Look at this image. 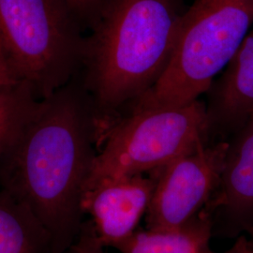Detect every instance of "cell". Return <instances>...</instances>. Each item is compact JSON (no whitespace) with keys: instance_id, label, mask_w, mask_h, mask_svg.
Returning a JSON list of instances; mask_svg holds the SVG:
<instances>
[{"instance_id":"obj_1","label":"cell","mask_w":253,"mask_h":253,"mask_svg":"<svg viewBox=\"0 0 253 253\" xmlns=\"http://www.w3.org/2000/svg\"><path fill=\"white\" fill-rule=\"evenodd\" d=\"M97 133L91 100L71 81L34 102L0 160V190L40 221L52 253H62L81 230Z\"/></svg>"},{"instance_id":"obj_2","label":"cell","mask_w":253,"mask_h":253,"mask_svg":"<svg viewBox=\"0 0 253 253\" xmlns=\"http://www.w3.org/2000/svg\"><path fill=\"white\" fill-rule=\"evenodd\" d=\"M184 10L182 0H103L82 62L98 126L104 116L140 100L162 78Z\"/></svg>"},{"instance_id":"obj_3","label":"cell","mask_w":253,"mask_h":253,"mask_svg":"<svg viewBox=\"0 0 253 253\" xmlns=\"http://www.w3.org/2000/svg\"><path fill=\"white\" fill-rule=\"evenodd\" d=\"M253 27V0H194L184 10L172 59L136 109L199 100L225 70Z\"/></svg>"},{"instance_id":"obj_4","label":"cell","mask_w":253,"mask_h":253,"mask_svg":"<svg viewBox=\"0 0 253 253\" xmlns=\"http://www.w3.org/2000/svg\"><path fill=\"white\" fill-rule=\"evenodd\" d=\"M84 45L67 0H0V57L37 100L73 81Z\"/></svg>"},{"instance_id":"obj_5","label":"cell","mask_w":253,"mask_h":253,"mask_svg":"<svg viewBox=\"0 0 253 253\" xmlns=\"http://www.w3.org/2000/svg\"><path fill=\"white\" fill-rule=\"evenodd\" d=\"M211 131L207 106L195 100L136 109L103 136L84 192L101 181L149 173L205 145Z\"/></svg>"},{"instance_id":"obj_6","label":"cell","mask_w":253,"mask_h":253,"mask_svg":"<svg viewBox=\"0 0 253 253\" xmlns=\"http://www.w3.org/2000/svg\"><path fill=\"white\" fill-rule=\"evenodd\" d=\"M229 145H200L151 172L156 185L145 213L146 229L183 226L206 208L218 188Z\"/></svg>"},{"instance_id":"obj_7","label":"cell","mask_w":253,"mask_h":253,"mask_svg":"<svg viewBox=\"0 0 253 253\" xmlns=\"http://www.w3.org/2000/svg\"><path fill=\"white\" fill-rule=\"evenodd\" d=\"M156 178L152 172L101 181L86 190L83 210L105 247L116 248L138 230L152 199Z\"/></svg>"},{"instance_id":"obj_8","label":"cell","mask_w":253,"mask_h":253,"mask_svg":"<svg viewBox=\"0 0 253 253\" xmlns=\"http://www.w3.org/2000/svg\"><path fill=\"white\" fill-rule=\"evenodd\" d=\"M213 224L246 230L253 226V120L230 144L216 193L205 208Z\"/></svg>"},{"instance_id":"obj_9","label":"cell","mask_w":253,"mask_h":253,"mask_svg":"<svg viewBox=\"0 0 253 253\" xmlns=\"http://www.w3.org/2000/svg\"><path fill=\"white\" fill-rule=\"evenodd\" d=\"M208 92L211 129L234 128L249 121L253 111V27Z\"/></svg>"},{"instance_id":"obj_10","label":"cell","mask_w":253,"mask_h":253,"mask_svg":"<svg viewBox=\"0 0 253 253\" xmlns=\"http://www.w3.org/2000/svg\"><path fill=\"white\" fill-rule=\"evenodd\" d=\"M213 220L204 209L183 226L171 230H137L118 244L121 253H217L210 246Z\"/></svg>"},{"instance_id":"obj_11","label":"cell","mask_w":253,"mask_h":253,"mask_svg":"<svg viewBox=\"0 0 253 253\" xmlns=\"http://www.w3.org/2000/svg\"><path fill=\"white\" fill-rule=\"evenodd\" d=\"M0 253H52L45 229L27 208L2 190Z\"/></svg>"},{"instance_id":"obj_12","label":"cell","mask_w":253,"mask_h":253,"mask_svg":"<svg viewBox=\"0 0 253 253\" xmlns=\"http://www.w3.org/2000/svg\"><path fill=\"white\" fill-rule=\"evenodd\" d=\"M37 99L24 84L0 91V160Z\"/></svg>"},{"instance_id":"obj_13","label":"cell","mask_w":253,"mask_h":253,"mask_svg":"<svg viewBox=\"0 0 253 253\" xmlns=\"http://www.w3.org/2000/svg\"><path fill=\"white\" fill-rule=\"evenodd\" d=\"M104 248L89 219L83 222L76 239L61 253H106Z\"/></svg>"},{"instance_id":"obj_14","label":"cell","mask_w":253,"mask_h":253,"mask_svg":"<svg viewBox=\"0 0 253 253\" xmlns=\"http://www.w3.org/2000/svg\"><path fill=\"white\" fill-rule=\"evenodd\" d=\"M76 17L80 20L96 17L103 0H67Z\"/></svg>"},{"instance_id":"obj_15","label":"cell","mask_w":253,"mask_h":253,"mask_svg":"<svg viewBox=\"0 0 253 253\" xmlns=\"http://www.w3.org/2000/svg\"><path fill=\"white\" fill-rule=\"evenodd\" d=\"M20 84L9 71L7 65L0 57V91L9 88Z\"/></svg>"},{"instance_id":"obj_16","label":"cell","mask_w":253,"mask_h":253,"mask_svg":"<svg viewBox=\"0 0 253 253\" xmlns=\"http://www.w3.org/2000/svg\"><path fill=\"white\" fill-rule=\"evenodd\" d=\"M223 253H253V244L248 236L241 235L235 240L232 248Z\"/></svg>"},{"instance_id":"obj_17","label":"cell","mask_w":253,"mask_h":253,"mask_svg":"<svg viewBox=\"0 0 253 253\" xmlns=\"http://www.w3.org/2000/svg\"><path fill=\"white\" fill-rule=\"evenodd\" d=\"M245 231L248 233V235H249L248 237L250 238V240L252 241V243L253 244V226L248 227Z\"/></svg>"},{"instance_id":"obj_18","label":"cell","mask_w":253,"mask_h":253,"mask_svg":"<svg viewBox=\"0 0 253 253\" xmlns=\"http://www.w3.org/2000/svg\"><path fill=\"white\" fill-rule=\"evenodd\" d=\"M249 120H253V113H252V115H251V118H250V119Z\"/></svg>"}]
</instances>
